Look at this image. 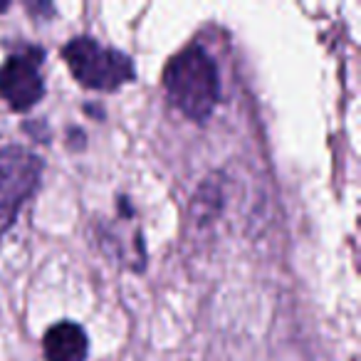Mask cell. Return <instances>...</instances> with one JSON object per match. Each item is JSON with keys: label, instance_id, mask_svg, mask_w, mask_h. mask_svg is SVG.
<instances>
[{"label": "cell", "instance_id": "obj_6", "mask_svg": "<svg viewBox=\"0 0 361 361\" xmlns=\"http://www.w3.org/2000/svg\"><path fill=\"white\" fill-rule=\"evenodd\" d=\"M11 8V3H0V13H6Z\"/></svg>", "mask_w": 361, "mask_h": 361}, {"label": "cell", "instance_id": "obj_5", "mask_svg": "<svg viewBox=\"0 0 361 361\" xmlns=\"http://www.w3.org/2000/svg\"><path fill=\"white\" fill-rule=\"evenodd\" d=\"M42 351L47 361H87L90 339L75 322H57L42 336Z\"/></svg>", "mask_w": 361, "mask_h": 361}, {"label": "cell", "instance_id": "obj_1", "mask_svg": "<svg viewBox=\"0 0 361 361\" xmlns=\"http://www.w3.org/2000/svg\"><path fill=\"white\" fill-rule=\"evenodd\" d=\"M164 90L169 102L196 124H206L221 99L216 60L201 45H188L173 55L164 70Z\"/></svg>", "mask_w": 361, "mask_h": 361}, {"label": "cell", "instance_id": "obj_4", "mask_svg": "<svg viewBox=\"0 0 361 361\" xmlns=\"http://www.w3.org/2000/svg\"><path fill=\"white\" fill-rule=\"evenodd\" d=\"M45 50L40 45H20L0 65V97L13 111H27L45 94L42 80Z\"/></svg>", "mask_w": 361, "mask_h": 361}, {"label": "cell", "instance_id": "obj_2", "mask_svg": "<svg viewBox=\"0 0 361 361\" xmlns=\"http://www.w3.org/2000/svg\"><path fill=\"white\" fill-rule=\"evenodd\" d=\"M62 60L67 62L72 77L80 82L85 90L94 92H116L119 87L134 82L136 70L129 55L114 50V47H102L92 37H72L62 47Z\"/></svg>", "mask_w": 361, "mask_h": 361}, {"label": "cell", "instance_id": "obj_3", "mask_svg": "<svg viewBox=\"0 0 361 361\" xmlns=\"http://www.w3.org/2000/svg\"><path fill=\"white\" fill-rule=\"evenodd\" d=\"M45 164L23 146L0 149V238L16 223L20 208L37 191Z\"/></svg>", "mask_w": 361, "mask_h": 361}]
</instances>
